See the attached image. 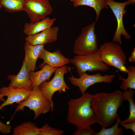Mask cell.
Masks as SVG:
<instances>
[{
  "instance_id": "6",
  "label": "cell",
  "mask_w": 135,
  "mask_h": 135,
  "mask_svg": "<svg viewBox=\"0 0 135 135\" xmlns=\"http://www.w3.org/2000/svg\"><path fill=\"white\" fill-rule=\"evenodd\" d=\"M96 22H94L84 27L75 40L74 52L77 55H83L98 50L97 36L95 32Z\"/></svg>"
},
{
  "instance_id": "11",
  "label": "cell",
  "mask_w": 135,
  "mask_h": 135,
  "mask_svg": "<svg viewBox=\"0 0 135 135\" xmlns=\"http://www.w3.org/2000/svg\"><path fill=\"white\" fill-rule=\"evenodd\" d=\"M32 90L25 88H13L8 86L0 88V94L6 96L7 99L0 106V110L5 106L12 105L14 103L18 104L26 99Z\"/></svg>"
},
{
  "instance_id": "7",
  "label": "cell",
  "mask_w": 135,
  "mask_h": 135,
  "mask_svg": "<svg viewBox=\"0 0 135 135\" xmlns=\"http://www.w3.org/2000/svg\"><path fill=\"white\" fill-rule=\"evenodd\" d=\"M25 107H28L34 112V119H36L42 114L48 112L52 109L50 102L44 96L39 86L33 88L27 98L18 104L15 113L24 110Z\"/></svg>"
},
{
  "instance_id": "21",
  "label": "cell",
  "mask_w": 135,
  "mask_h": 135,
  "mask_svg": "<svg viewBox=\"0 0 135 135\" xmlns=\"http://www.w3.org/2000/svg\"><path fill=\"white\" fill-rule=\"evenodd\" d=\"M128 78L126 79L119 75V80L122 81L120 88L123 91L130 88L135 89V67L130 65L127 68Z\"/></svg>"
},
{
  "instance_id": "14",
  "label": "cell",
  "mask_w": 135,
  "mask_h": 135,
  "mask_svg": "<svg viewBox=\"0 0 135 135\" xmlns=\"http://www.w3.org/2000/svg\"><path fill=\"white\" fill-rule=\"evenodd\" d=\"M29 72L24 60L21 68L16 75H9L7 79L10 81L8 86L13 88H25L32 90V83L29 76Z\"/></svg>"
},
{
  "instance_id": "16",
  "label": "cell",
  "mask_w": 135,
  "mask_h": 135,
  "mask_svg": "<svg viewBox=\"0 0 135 135\" xmlns=\"http://www.w3.org/2000/svg\"><path fill=\"white\" fill-rule=\"evenodd\" d=\"M40 66L42 68L40 70L29 72V78L32 83L33 89L38 86L46 81H49L52 74L57 68L46 64L40 65Z\"/></svg>"
},
{
  "instance_id": "29",
  "label": "cell",
  "mask_w": 135,
  "mask_h": 135,
  "mask_svg": "<svg viewBox=\"0 0 135 135\" xmlns=\"http://www.w3.org/2000/svg\"><path fill=\"white\" fill-rule=\"evenodd\" d=\"M4 95L0 94V100L4 102L5 101L4 98Z\"/></svg>"
},
{
  "instance_id": "15",
  "label": "cell",
  "mask_w": 135,
  "mask_h": 135,
  "mask_svg": "<svg viewBox=\"0 0 135 135\" xmlns=\"http://www.w3.org/2000/svg\"><path fill=\"white\" fill-rule=\"evenodd\" d=\"M39 58L43 60L44 62L40 65L47 64L51 66L58 68L68 64L70 59L65 57L58 50L52 52L44 48L40 53Z\"/></svg>"
},
{
  "instance_id": "5",
  "label": "cell",
  "mask_w": 135,
  "mask_h": 135,
  "mask_svg": "<svg viewBox=\"0 0 135 135\" xmlns=\"http://www.w3.org/2000/svg\"><path fill=\"white\" fill-rule=\"evenodd\" d=\"M71 69L66 65L57 68L52 80L49 81H46L39 86L44 96L50 102L52 110L54 106L52 98L55 92L58 91L60 94H62L63 92H66V90L70 89L64 81V76L70 71Z\"/></svg>"
},
{
  "instance_id": "24",
  "label": "cell",
  "mask_w": 135,
  "mask_h": 135,
  "mask_svg": "<svg viewBox=\"0 0 135 135\" xmlns=\"http://www.w3.org/2000/svg\"><path fill=\"white\" fill-rule=\"evenodd\" d=\"M64 133L63 130L57 129L46 124L40 128L39 135H62Z\"/></svg>"
},
{
  "instance_id": "20",
  "label": "cell",
  "mask_w": 135,
  "mask_h": 135,
  "mask_svg": "<svg viewBox=\"0 0 135 135\" xmlns=\"http://www.w3.org/2000/svg\"><path fill=\"white\" fill-rule=\"evenodd\" d=\"M40 128L34 123L28 122L14 128L13 135H39Z\"/></svg>"
},
{
  "instance_id": "2",
  "label": "cell",
  "mask_w": 135,
  "mask_h": 135,
  "mask_svg": "<svg viewBox=\"0 0 135 135\" xmlns=\"http://www.w3.org/2000/svg\"><path fill=\"white\" fill-rule=\"evenodd\" d=\"M79 98L71 99L68 103L67 120L76 126V131L97 123L91 105L94 94L85 92Z\"/></svg>"
},
{
  "instance_id": "8",
  "label": "cell",
  "mask_w": 135,
  "mask_h": 135,
  "mask_svg": "<svg viewBox=\"0 0 135 135\" xmlns=\"http://www.w3.org/2000/svg\"><path fill=\"white\" fill-rule=\"evenodd\" d=\"M104 0L106 4L112 10L117 22V28L112 38V42L121 45L122 44L121 38L122 35L127 40H129L132 38L126 30L123 20V16L127 12L125 9V8L126 6L131 4V2L129 0L123 2H116L114 0Z\"/></svg>"
},
{
  "instance_id": "4",
  "label": "cell",
  "mask_w": 135,
  "mask_h": 135,
  "mask_svg": "<svg viewBox=\"0 0 135 135\" xmlns=\"http://www.w3.org/2000/svg\"><path fill=\"white\" fill-rule=\"evenodd\" d=\"M70 62L73 64L80 76L86 71L92 72L100 71L105 72L110 69L108 65L101 60L98 50L96 52L83 55H77L70 59Z\"/></svg>"
},
{
  "instance_id": "30",
  "label": "cell",
  "mask_w": 135,
  "mask_h": 135,
  "mask_svg": "<svg viewBox=\"0 0 135 135\" xmlns=\"http://www.w3.org/2000/svg\"><path fill=\"white\" fill-rule=\"evenodd\" d=\"M131 2L132 4H134L135 3V0H129Z\"/></svg>"
},
{
  "instance_id": "23",
  "label": "cell",
  "mask_w": 135,
  "mask_h": 135,
  "mask_svg": "<svg viewBox=\"0 0 135 135\" xmlns=\"http://www.w3.org/2000/svg\"><path fill=\"white\" fill-rule=\"evenodd\" d=\"M115 124L111 127L109 128H102L96 135H122L124 131L122 128L118 126L120 118L119 117L116 120Z\"/></svg>"
},
{
  "instance_id": "18",
  "label": "cell",
  "mask_w": 135,
  "mask_h": 135,
  "mask_svg": "<svg viewBox=\"0 0 135 135\" xmlns=\"http://www.w3.org/2000/svg\"><path fill=\"white\" fill-rule=\"evenodd\" d=\"M73 6L76 8L81 6H86L92 8L96 14V22L99 18L100 12L103 9L108 8L104 0H70Z\"/></svg>"
},
{
  "instance_id": "26",
  "label": "cell",
  "mask_w": 135,
  "mask_h": 135,
  "mask_svg": "<svg viewBox=\"0 0 135 135\" xmlns=\"http://www.w3.org/2000/svg\"><path fill=\"white\" fill-rule=\"evenodd\" d=\"M12 128L11 125L4 124L0 120V132L4 134H8L10 132Z\"/></svg>"
},
{
  "instance_id": "10",
  "label": "cell",
  "mask_w": 135,
  "mask_h": 135,
  "mask_svg": "<svg viewBox=\"0 0 135 135\" xmlns=\"http://www.w3.org/2000/svg\"><path fill=\"white\" fill-rule=\"evenodd\" d=\"M116 76L113 74H105L102 76L100 73L89 75L85 73L81 74L79 78L74 77L72 75L68 78L71 84L78 86L82 94H84L90 86L98 83H112Z\"/></svg>"
},
{
  "instance_id": "25",
  "label": "cell",
  "mask_w": 135,
  "mask_h": 135,
  "mask_svg": "<svg viewBox=\"0 0 135 135\" xmlns=\"http://www.w3.org/2000/svg\"><path fill=\"white\" fill-rule=\"evenodd\" d=\"M96 132L90 127L84 128L79 131H76L74 135H96Z\"/></svg>"
},
{
  "instance_id": "9",
  "label": "cell",
  "mask_w": 135,
  "mask_h": 135,
  "mask_svg": "<svg viewBox=\"0 0 135 135\" xmlns=\"http://www.w3.org/2000/svg\"><path fill=\"white\" fill-rule=\"evenodd\" d=\"M53 10L49 0H26L23 10L32 23L44 19Z\"/></svg>"
},
{
  "instance_id": "13",
  "label": "cell",
  "mask_w": 135,
  "mask_h": 135,
  "mask_svg": "<svg viewBox=\"0 0 135 135\" xmlns=\"http://www.w3.org/2000/svg\"><path fill=\"white\" fill-rule=\"evenodd\" d=\"M44 45H34L27 41L24 46V61L26 68L29 72H34L37 69L36 66L37 60L40 53L44 48Z\"/></svg>"
},
{
  "instance_id": "12",
  "label": "cell",
  "mask_w": 135,
  "mask_h": 135,
  "mask_svg": "<svg viewBox=\"0 0 135 135\" xmlns=\"http://www.w3.org/2000/svg\"><path fill=\"white\" fill-rule=\"evenodd\" d=\"M59 28L52 26L36 34L28 36L25 40L32 45H44L55 42L57 39Z\"/></svg>"
},
{
  "instance_id": "31",
  "label": "cell",
  "mask_w": 135,
  "mask_h": 135,
  "mask_svg": "<svg viewBox=\"0 0 135 135\" xmlns=\"http://www.w3.org/2000/svg\"><path fill=\"white\" fill-rule=\"evenodd\" d=\"M2 8V7L0 4V9Z\"/></svg>"
},
{
  "instance_id": "1",
  "label": "cell",
  "mask_w": 135,
  "mask_h": 135,
  "mask_svg": "<svg viewBox=\"0 0 135 135\" xmlns=\"http://www.w3.org/2000/svg\"><path fill=\"white\" fill-rule=\"evenodd\" d=\"M122 92L116 90L110 93L101 92L94 94L91 107L97 123L102 128L110 127L119 117L118 110L124 101Z\"/></svg>"
},
{
  "instance_id": "3",
  "label": "cell",
  "mask_w": 135,
  "mask_h": 135,
  "mask_svg": "<svg viewBox=\"0 0 135 135\" xmlns=\"http://www.w3.org/2000/svg\"><path fill=\"white\" fill-rule=\"evenodd\" d=\"M101 60L110 66L127 74L126 57L120 45L116 42H107L98 48Z\"/></svg>"
},
{
  "instance_id": "17",
  "label": "cell",
  "mask_w": 135,
  "mask_h": 135,
  "mask_svg": "<svg viewBox=\"0 0 135 135\" xmlns=\"http://www.w3.org/2000/svg\"><path fill=\"white\" fill-rule=\"evenodd\" d=\"M56 20L55 18L46 17L44 19L34 22H26L24 25L23 32L28 36L39 33L50 28Z\"/></svg>"
},
{
  "instance_id": "22",
  "label": "cell",
  "mask_w": 135,
  "mask_h": 135,
  "mask_svg": "<svg viewBox=\"0 0 135 135\" xmlns=\"http://www.w3.org/2000/svg\"><path fill=\"white\" fill-rule=\"evenodd\" d=\"M26 0H0V4L9 13L23 11Z\"/></svg>"
},
{
  "instance_id": "19",
  "label": "cell",
  "mask_w": 135,
  "mask_h": 135,
  "mask_svg": "<svg viewBox=\"0 0 135 135\" xmlns=\"http://www.w3.org/2000/svg\"><path fill=\"white\" fill-rule=\"evenodd\" d=\"M134 94V90L130 88L122 92L124 101L127 100L129 102L130 114L126 119L124 120H120V124L121 126L124 124L135 122V104L133 98Z\"/></svg>"
},
{
  "instance_id": "27",
  "label": "cell",
  "mask_w": 135,
  "mask_h": 135,
  "mask_svg": "<svg viewBox=\"0 0 135 135\" xmlns=\"http://www.w3.org/2000/svg\"><path fill=\"white\" fill-rule=\"evenodd\" d=\"M126 130L130 129L133 132V135L135 134V122L127 123L122 125Z\"/></svg>"
},
{
  "instance_id": "28",
  "label": "cell",
  "mask_w": 135,
  "mask_h": 135,
  "mask_svg": "<svg viewBox=\"0 0 135 135\" xmlns=\"http://www.w3.org/2000/svg\"><path fill=\"white\" fill-rule=\"evenodd\" d=\"M128 61L130 62H135V48L133 49V50L130 56L128 58Z\"/></svg>"
}]
</instances>
